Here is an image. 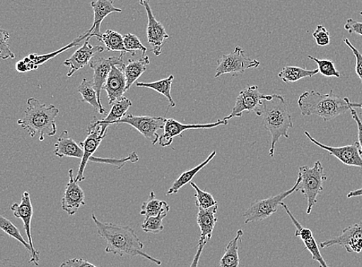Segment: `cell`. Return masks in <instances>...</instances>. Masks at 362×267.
<instances>
[{
	"instance_id": "obj_1",
	"label": "cell",
	"mask_w": 362,
	"mask_h": 267,
	"mask_svg": "<svg viewBox=\"0 0 362 267\" xmlns=\"http://www.w3.org/2000/svg\"><path fill=\"white\" fill-rule=\"evenodd\" d=\"M92 220L96 225L98 235L105 241V252L119 256H141L160 266L162 262L143 251L144 244L134 229L128 226L117 225L112 222L100 221L94 213Z\"/></svg>"
},
{
	"instance_id": "obj_2",
	"label": "cell",
	"mask_w": 362,
	"mask_h": 267,
	"mask_svg": "<svg viewBox=\"0 0 362 267\" xmlns=\"http://www.w3.org/2000/svg\"><path fill=\"white\" fill-rule=\"evenodd\" d=\"M298 105L303 116H317L324 122H329L346 114L351 107L361 108V103L351 102L348 98L336 96L333 90L326 94L313 90L301 94Z\"/></svg>"
},
{
	"instance_id": "obj_3",
	"label": "cell",
	"mask_w": 362,
	"mask_h": 267,
	"mask_svg": "<svg viewBox=\"0 0 362 267\" xmlns=\"http://www.w3.org/2000/svg\"><path fill=\"white\" fill-rule=\"evenodd\" d=\"M28 106L24 117L17 120V124L28 130L30 137L39 135L40 142H44L46 136L56 135V118L59 110L54 105L42 104L35 98H29Z\"/></svg>"
},
{
	"instance_id": "obj_4",
	"label": "cell",
	"mask_w": 362,
	"mask_h": 267,
	"mask_svg": "<svg viewBox=\"0 0 362 267\" xmlns=\"http://www.w3.org/2000/svg\"><path fill=\"white\" fill-rule=\"evenodd\" d=\"M262 125L272 135L269 156L274 157L275 145L281 137L289 139L288 130L293 127L292 117L287 102L280 94H272L269 100L263 101Z\"/></svg>"
},
{
	"instance_id": "obj_5",
	"label": "cell",
	"mask_w": 362,
	"mask_h": 267,
	"mask_svg": "<svg viewBox=\"0 0 362 267\" xmlns=\"http://www.w3.org/2000/svg\"><path fill=\"white\" fill-rule=\"evenodd\" d=\"M299 183L297 192L303 193L307 200V214L311 213L317 203V198L324 191L323 185L327 177L320 161L315 162L313 167L300 166L298 171Z\"/></svg>"
},
{
	"instance_id": "obj_6",
	"label": "cell",
	"mask_w": 362,
	"mask_h": 267,
	"mask_svg": "<svg viewBox=\"0 0 362 267\" xmlns=\"http://www.w3.org/2000/svg\"><path fill=\"white\" fill-rule=\"evenodd\" d=\"M299 180L298 177L295 186L288 189V191L282 192L277 195L269 197L268 199L257 200L252 203L243 214V217L245 219V223L260 222L269 218L271 215L278 211L281 203L287 197L297 192Z\"/></svg>"
},
{
	"instance_id": "obj_7",
	"label": "cell",
	"mask_w": 362,
	"mask_h": 267,
	"mask_svg": "<svg viewBox=\"0 0 362 267\" xmlns=\"http://www.w3.org/2000/svg\"><path fill=\"white\" fill-rule=\"evenodd\" d=\"M260 62L251 59L245 55V50L240 47H236L234 52L222 55L218 59V67L215 79L223 74H232L235 76L243 74L248 69L257 68Z\"/></svg>"
},
{
	"instance_id": "obj_8",
	"label": "cell",
	"mask_w": 362,
	"mask_h": 267,
	"mask_svg": "<svg viewBox=\"0 0 362 267\" xmlns=\"http://www.w3.org/2000/svg\"><path fill=\"white\" fill-rule=\"evenodd\" d=\"M109 125L99 123L98 119H95L88 127V137L84 142H81L83 150V157L81 159V165L75 177L77 183H81L85 180L84 171L87 167L88 163L95 152L98 150L103 139L107 136Z\"/></svg>"
},
{
	"instance_id": "obj_9",
	"label": "cell",
	"mask_w": 362,
	"mask_h": 267,
	"mask_svg": "<svg viewBox=\"0 0 362 267\" xmlns=\"http://www.w3.org/2000/svg\"><path fill=\"white\" fill-rule=\"evenodd\" d=\"M271 98L272 96H264L262 93L257 86H248L239 93L231 113L223 120L228 122L233 118L241 117L245 111L254 112L258 117H261L263 101L269 100Z\"/></svg>"
},
{
	"instance_id": "obj_10",
	"label": "cell",
	"mask_w": 362,
	"mask_h": 267,
	"mask_svg": "<svg viewBox=\"0 0 362 267\" xmlns=\"http://www.w3.org/2000/svg\"><path fill=\"white\" fill-rule=\"evenodd\" d=\"M165 120L166 118L163 117L126 115L117 120L115 125L127 124L134 127L145 139L151 141L154 145L158 142L160 136L158 132L165 127Z\"/></svg>"
},
{
	"instance_id": "obj_11",
	"label": "cell",
	"mask_w": 362,
	"mask_h": 267,
	"mask_svg": "<svg viewBox=\"0 0 362 267\" xmlns=\"http://www.w3.org/2000/svg\"><path fill=\"white\" fill-rule=\"evenodd\" d=\"M11 210L16 218L20 219L23 222V228L27 234L28 242L32 249V255L30 256V263L39 266L40 254L33 246L31 235V221L33 215V208L30 200V195L28 192H24L22 195L21 203H13L11 206Z\"/></svg>"
},
{
	"instance_id": "obj_12",
	"label": "cell",
	"mask_w": 362,
	"mask_h": 267,
	"mask_svg": "<svg viewBox=\"0 0 362 267\" xmlns=\"http://www.w3.org/2000/svg\"><path fill=\"white\" fill-rule=\"evenodd\" d=\"M333 246L344 247L348 253H362V222L344 228L339 237L327 239L320 244L322 249Z\"/></svg>"
},
{
	"instance_id": "obj_13",
	"label": "cell",
	"mask_w": 362,
	"mask_h": 267,
	"mask_svg": "<svg viewBox=\"0 0 362 267\" xmlns=\"http://www.w3.org/2000/svg\"><path fill=\"white\" fill-rule=\"evenodd\" d=\"M125 54L120 53L119 57H93L89 65L93 71V82L95 90L98 93L99 104H101V91L103 85L105 84L109 74L111 71L112 66L116 65L120 67L125 66L124 57Z\"/></svg>"
},
{
	"instance_id": "obj_14",
	"label": "cell",
	"mask_w": 362,
	"mask_h": 267,
	"mask_svg": "<svg viewBox=\"0 0 362 267\" xmlns=\"http://www.w3.org/2000/svg\"><path fill=\"white\" fill-rule=\"evenodd\" d=\"M305 135L310 141L318 146L319 148L327 151L331 156L337 158L344 165L358 167L362 169V157L358 142L342 146V147H332V146L318 142L307 131L305 132Z\"/></svg>"
},
{
	"instance_id": "obj_15",
	"label": "cell",
	"mask_w": 362,
	"mask_h": 267,
	"mask_svg": "<svg viewBox=\"0 0 362 267\" xmlns=\"http://www.w3.org/2000/svg\"><path fill=\"white\" fill-rule=\"evenodd\" d=\"M151 0H140V4L145 8L148 15V23L146 28V38L152 47V52L155 56H160L166 40L170 38L165 28L155 18L150 4Z\"/></svg>"
},
{
	"instance_id": "obj_16",
	"label": "cell",
	"mask_w": 362,
	"mask_h": 267,
	"mask_svg": "<svg viewBox=\"0 0 362 267\" xmlns=\"http://www.w3.org/2000/svg\"><path fill=\"white\" fill-rule=\"evenodd\" d=\"M228 124V120L223 119L211 124L184 125L173 118H166L165 125L163 127L165 132L160 136L158 144L161 147H168L173 142L174 137L181 135L185 131L191 130V129H211Z\"/></svg>"
},
{
	"instance_id": "obj_17",
	"label": "cell",
	"mask_w": 362,
	"mask_h": 267,
	"mask_svg": "<svg viewBox=\"0 0 362 267\" xmlns=\"http://www.w3.org/2000/svg\"><path fill=\"white\" fill-rule=\"evenodd\" d=\"M89 33L86 32L83 35L73 40L67 46L54 51L53 53L44 55H37L31 54L28 57L23 58L21 62L16 64V70L18 73H28L31 71L37 70L39 66L45 64L48 60L54 58L57 55L62 54L64 51L72 49L74 47H79L83 40L89 38Z\"/></svg>"
},
{
	"instance_id": "obj_18",
	"label": "cell",
	"mask_w": 362,
	"mask_h": 267,
	"mask_svg": "<svg viewBox=\"0 0 362 267\" xmlns=\"http://www.w3.org/2000/svg\"><path fill=\"white\" fill-rule=\"evenodd\" d=\"M69 182L66 186L64 196L62 200V209L69 215H74L81 206L86 205L85 193L75 180L74 170H69Z\"/></svg>"
},
{
	"instance_id": "obj_19",
	"label": "cell",
	"mask_w": 362,
	"mask_h": 267,
	"mask_svg": "<svg viewBox=\"0 0 362 267\" xmlns=\"http://www.w3.org/2000/svg\"><path fill=\"white\" fill-rule=\"evenodd\" d=\"M90 39V38L86 39L83 45L64 62L66 67L70 68V71L66 74L68 77L89 64L95 55L105 51V47L102 46H92L89 42Z\"/></svg>"
},
{
	"instance_id": "obj_20",
	"label": "cell",
	"mask_w": 362,
	"mask_h": 267,
	"mask_svg": "<svg viewBox=\"0 0 362 267\" xmlns=\"http://www.w3.org/2000/svg\"><path fill=\"white\" fill-rule=\"evenodd\" d=\"M281 206H282L283 209L286 210L292 223L294 224V226L296 228L295 234L296 237H299L303 240L305 248L310 254H312L313 259L317 261L319 265H320V267H329L326 263L320 251H319L318 245L316 243L313 231L301 225V224L294 217V215L291 213L286 203H281Z\"/></svg>"
},
{
	"instance_id": "obj_21",
	"label": "cell",
	"mask_w": 362,
	"mask_h": 267,
	"mask_svg": "<svg viewBox=\"0 0 362 267\" xmlns=\"http://www.w3.org/2000/svg\"><path fill=\"white\" fill-rule=\"evenodd\" d=\"M126 86L127 81L123 67L112 66L107 81L103 87L107 93L109 105H113L115 101L124 97Z\"/></svg>"
},
{
	"instance_id": "obj_22",
	"label": "cell",
	"mask_w": 362,
	"mask_h": 267,
	"mask_svg": "<svg viewBox=\"0 0 362 267\" xmlns=\"http://www.w3.org/2000/svg\"><path fill=\"white\" fill-rule=\"evenodd\" d=\"M114 4V0H97L91 2L94 17L92 27L88 31L90 38H96L100 41L102 36L100 25L103 20L111 13H122V8L116 7Z\"/></svg>"
},
{
	"instance_id": "obj_23",
	"label": "cell",
	"mask_w": 362,
	"mask_h": 267,
	"mask_svg": "<svg viewBox=\"0 0 362 267\" xmlns=\"http://www.w3.org/2000/svg\"><path fill=\"white\" fill-rule=\"evenodd\" d=\"M218 210V204L209 209L198 208L197 222L201 229L199 242L206 244L211 240L215 225L218 222L216 214Z\"/></svg>"
},
{
	"instance_id": "obj_24",
	"label": "cell",
	"mask_w": 362,
	"mask_h": 267,
	"mask_svg": "<svg viewBox=\"0 0 362 267\" xmlns=\"http://www.w3.org/2000/svg\"><path fill=\"white\" fill-rule=\"evenodd\" d=\"M54 154L60 159L68 157L82 159L83 150L81 146L69 135L67 131H64L55 144Z\"/></svg>"
},
{
	"instance_id": "obj_25",
	"label": "cell",
	"mask_w": 362,
	"mask_h": 267,
	"mask_svg": "<svg viewBox=\"0 0 362 267\" xmlns=\"http://www.w3.org/2000/svg\"><path fill=\"white\" fill-rule=\"evenodd\" d=\"M150 64L149 57L145 55L138 59H128L127 64H125L123 67L127 81L126 91L130 90L132 85L138 79H140V76L146 71V68Z\"/></svg>"
},
{
	"instance_id": "obj_26",
	"label": "cell",
	"mask_w": 362,
	"mask_h": 267,
	"mask_svg": "<svg viewBox=\"0 0 362 267\" xmlns=\"http://www.w3.org/2000/svg\"><path fill=\"white\" fill-rule=\"evenodd\" d=\"M243 235L244 231L239 229L235 237L230 241L221 259L220 267H239V246Z\"/></svg>"
},
{
	"instance_id": "obj_27",
	"label": "cell",
	"mask_w": 362,
	"mask_h": 267,
	"mask_svg": "<svg viewBox=\"0 0 362 267\" xmlns=\"http://www.w3.org/2000/svg\"><path fill=\"white\" fill-rule=\"evenodd\" d=\"M216 152H212L210 154V156L206 158V160H204L202 163H201L200 165H198L192 169L184 171L183 174H181L177 178V180H175L174 184L172 185L171 187L168 189L167 195L177 193L181 188L184 187L187 183H191L198 172H199L202 169L208 165V164L215 157V156H216Z\"/></svg>"
},
{
	"instance_id": "obj_28",
	"label": "cell",
	"mask_w": 362,
	"mask_h": 267,
	"mask_svg": "<svg viewBox=\"0 0 362 267\" xmlns=\"http://www.w3.org/2000/svg\"><path fill=\"white\" fill-rule=\"evenodd\" d=\"M100 42L105 45L108 51H118V52L124 54H130L132 57L136 56V52L127 50L124 44V38L122 34L117 31L107 30L102 33Z\"/></svg>"
},
{
	"instance_id": "obj_29",
	"label": "cell",
	"mask_w": 362,
	"mask_h": 267,
	"mask_svg": "<svg viewBox=\"0 0 362 267\" xmlns=\"http://www.w3.org/2000/svg\"><path fill=\"white\" fill-rule=\"evenodd\" d=\"M175 79L173 75H170L166 79L151 83L137 82L136 84L137 88L150 89L162 94L166 97L169 101L170 108H175L176 103L171 96V86Z\"/></svg>"
},
{
	"instance_id": "obj_30",
	"label": "cell",
	"mask_w": 362,
	"mask_h": 267,
	"mask_svg": "<svg viewBox=\"0 0 362 267\" xmlns=\"http://www.w3.org/2000/svg\"><path fill=\"white\" fill-rule=\"evenodd\" d=\"M318 73L317 68L311 71L296 66H287L282 69L279 74V77L284 83H294L307 77H313Z\"/></svg>"
},
{
	"instance_id": "obj_31",
	"label": "cell",
	"mask_w": 362,
	"mask_h": 267,
	"mask_svg": "<svg viewBox=\"0 0 362 267\" xmlns=\"http://www.w3.org/2000/svg\"><path fill=\"white\" fill-rule=\"evenodd\" d=\"M132 106L133 103L130 99H128L125 97L120 98L111 106L112 107L109 114L105 118L98 120L99 123L109 125H115L117 120L122 119L126 115L127 110Z\"/></svg>"
},
{
	"instance_id": "obj_32",
	"label": "cell",
	"mask_w": 362,
	"mask_h": 267,
	"mask_svg": "<svg viewBox=\"0 0 362 267\" xmlns=\"http://www.w3.org/2000/svg\"><path fill=\"white\" fill-rule=\"evenodd\" d=\"M170 212V206L167 202L163 201L162 208L156 217H150L145 219L142 224V229L146 234H160L165 227H163V220L167 217L168 212Z\"/></svg>"
},
{
	"instance_id": "obj_33",
	"label": "cell",
	"mask_w": 362,
	"mask_h": 267,
	"mask_svg": "<svg viewBox=\"0 0 362 267\" xmlns=\"http://www.w3.org/2000/svg\"><path fill=\"white\" fill-rule=\"evenodd\" d=\"M78 92L81 94L83 101L88 103L100 115L106 113V110L99 104L98 93L94 89L93 81L83 79L78 88Z\"/></svg>"
},
{
	"instance_id": "obj_34",
	"label": "cell",
	"mask_w": 362,
	"mask_h": 267,
	"mask_svg": "<svg viewBox=\"0 0 362 267\" xmlns=\"http://www.w3.org/2000/svg\"><path fill=\"white\" fill-rule=\"evenodd\" d=\"M0 229L4 231L8 236L18 241V242L22 244V245L28 249L30 256L32 255V249L29 242L25 240L19 229L17 228L11 220L3 217L2 215H0Z\"/></svg>"
},
{
	"instance_id": "obj_35",
	"label": "cell",
	"mask_w": 362,
	"mask_h": 267,
	"mask_svg": "<svg viewBox=\"0 0 362 267\" xmlns=\"http://www.w3.org/2000/svg\"><path fill=\"white\" fill-rule=\"evenodd\" d=\"M163 201L157 199L156 195L151 192L149 198L141 205V215L146 219L156 217L162 208Z\"/></svg>"
},
{
	"instance_id": "obj_36",
	"label": "cell",
	"mask_w": 362,
	"mask_h": 267,
	"mask_svg": "<svg viewBox=\"0 0 362 267\" xmlns=\"http://www.w3.org/2000/svg\"><path fill=\"white\" fill-rule=\"evenodd\" d=\"M189 184H191L196 192L194 195L196 198L195 205L197 208L206 210L218 204L211 193L202 191L193 181Z\"/></svg>"
},
{
	"instance_id": "obj_37",
	"label": "cell",
	"mask_w": 362,
	"mask_h": 267,
	"mask_svg": "<svg viewBox=\"0 0 362 267\" xmlns=\"http://www.w3.org/2000/svg\"><path fill=\"white\" fill-rule=\"evenodd\" d=\"M310 59H313L317 64L319 74L326 77H337L339 79L341 74L335 68L334 63L331 59H320L311 55H308Z\"/></svg>"
},
{
	"instance_id": "obj_38",
	"label": "cell",
	"mask_w": 362,
	"mask_h": 267,
	"mask_svg": "<svg viewBox=\"0 0 362 267\" xmlns=\"http://www.w3.org/2000/svg\"><path fill=\"white\" fill-rule=\"evenodd\" d=\"M10 38V33L0 28V58L4 60L16 57L8 45Z\"/></svg>"
},
{
	"instance_id": "obj_39",
	"label": "cell",
	"mask_w": 362,
	"mask_h": 267,
	"mask_svg": "<svg viewBox=\"0 0 362 267\" xmlns=\"http://www.w3.org/2000/svg\"><path fill=\"white\" fill-rule=\"evenodd\" d=\"M123 38L124 47L127 50L132 51V52H136V51L139 50L142 52L143 55L148 51V48L143 45L141 40L134 34L127 33Z\"/></svg>"
},
{
	"instance_id": "obj_40",
	"label": "cell",
	"mask_w": 362,
	"mask_h": 267,
	"mask_svg": "<svg viewBox=\"0 0 362 267\" xmlns=\"http://www.w3.org/2000/svg\"><path fill=\"white\" fill-rule=\"evenodd\" d=\"M138 160H139V159H138L137 154L135 152L124 159H102L92 157L90 159L92 162L109 164V165L115 166L117 169H122L124 166L125 162L128 161L136 162Z\"/></svg>"
},
{
	"instance_id": "obj_41",
	"label": "cell",
	"mask_w": 362,
	"mask_h": 267,
	"mask_svg": "<svg viewBox=\"0 0 362 267\" xmlns=\"http://www.w3.org/2000/svg\"><path fill=\"white\" fill-rule=\"evenodd\" d=\"M313 36L315 40L317 45L319 47H326L330 45V33L323 25L319 24L317 25Z\"/></svg>"
},
{
	"instance_id": "obj_42",
	"label": "cell",
	"mask_w": 362,
	"mask_h": 267,
	"mask_svg": "<svg viewBox=\"0 0 362 267\" xmlns=\"http://www.w3.org/2000/svg\"><path fill=\"white\" fill-rule=\"evenodd\" d=\"M343 41L344 42V44H346L351 50L353 55H354L356 57V72L362 84V55L356 47L352 45L349 39L344 38Z\"/></svg>"
},
{
	"instance_id": "obj_43",
	"label": "cell",
	"mask_w": 362,
	"mask_h": 267,
	"mask_svg": "<svg viewBox=\"0 0 362 267\" xmlns=\"http://www.w3.org/2000/svg\"><path fill=\"white\" fill-rule=\"evenodd\" d=\"M59 267H98L94 264L90 263L88 261L83 259V258H73V259H69L62 264Z\"/></svg>"
},
{
	"instance_id": "obj_44",
	"label": "cell",
	"mask_w": 362,
	"mask_h": 267,
	"mask_svg": "<svg viewBox=\"0 0 362 267\" xmlns=\"http://www.w3.org/2000/svg\"><path fill=\"white\" fill-rule=\"evenodd\" d=\"M344 30L349 33H356L362 37V23L354 19L349 18L344 25Z\"/></svg>"
},
{
	"instance_id": "obj_45",
	"label": "cell",
	"mask_w": 362,
	"mask_h": 267,
	"mask_svg": "<svg viewBox=\"0 0 362 267\" xmlns=\"http://www.w3.org/2000/svg\"><path fill=\"white\" fill-rule=\"evenodd\" d=\"M349 110L351 111V114L352 115V118L355 120V122L357 124L358 127V143L361 148V154L362 157V122L361 119L359 118L357 111L355 108H350Z\"/></svg>"
},
{
	"instance_id": "obj_46",
	"label": "cell",
	"mask_w": 362,
	"mask_h": 267,
	"mask_svg": "<svg viewBox=\"0 0 362 267\" xmlns=\"http://www.w3.org/2000/svg\"><path fill=\"white\" fill-rule=\"evenodd\" d=\"M206 245L202 243H198L197 244V251L195 254V256L194 257V260L189 267H198V265H199V261L200 257L202 256V254L203 252V249Z\"/></svg>"
},
{
	"instance_id": "obj_47",
	"label": "cell",
	"mask_w": 362,
	"mask_h": 267,
	"mask_svg": "<svg viewBox=\"0 0 362 267\" xmlns=\"http://www.w3.org/2000/svg\"><path fill=\"white\" fill-rule=\"evenodd\" d=\"M362 195V187L359 189H356V191H351L349 193H348L347 197L349 199L352 197H358Z\"/></svg>"
},
{
	"instance_id": "obj_48",
	"label": "cell",
	"mask_w": 362,
	"mask_h": 267,
	"mask_svg": "<svg viewBox=\"0 0 362 267\" xmlns=\"http://www.w3.org/2000/svg\"><path fill=\"white\" fill-rule=\"evenodd\" d=\"M360 15H361V16H362V11L360 13Z\"/></svg>"
},
{
	"instance_id": "obj_49",
	"label": "cell",
	"mask_w": 362,
	"mask_h": 267,
	"mask_svg": "<svg viewBox=\"0 0 362 267\" xmlns=\"http://www.w3.org/2000/svg\"><path fill=\"white\" fill-rule=\"evenodd\" d=\"M361 109H362V104H361Z\"/></svg>"
}]
</instances>
